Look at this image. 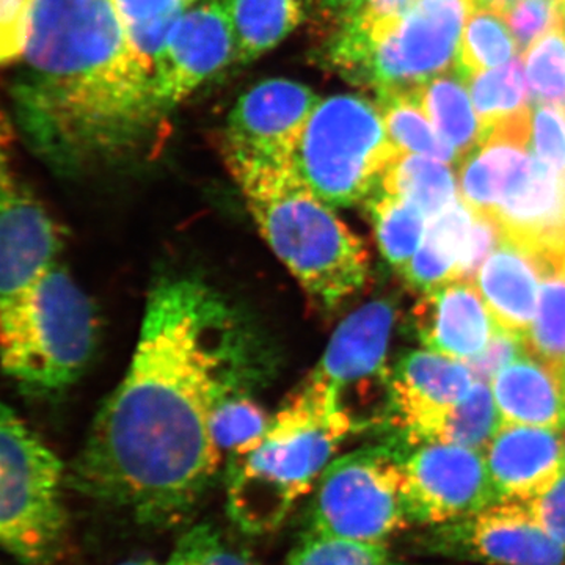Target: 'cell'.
Listing matches in <instances>:
<instances>
[{
    "mask_svg": "<svg viewBox=\"0 0 565 565\" xmlns=\"http://www.w3.org/2000/svg\"><path fill=\"white\" fill-rule=\"evenodd\" d=\"M525 504L546 533L565 548V475L552 489Z\"/></svg>",
    "mask_w": 565,
    "mask_h": 565,
    "instance_id": "60d3db41",
    "label": "cell"
},
{
    "mask_svg": "<svg viewBox=\"0 0 565 565\" xmlns=\"http://www.w3.org/2000/svg\"><path fill=\"white\" fill-rule=\"evenodd\" d=\"M470 79L471 98L481 121L482 136L494 126L531 115L522 58L514 57L505 65L476 74Z\"/></svg>",
    "mask_w": 565,
    "mask_h": 565,
    "instance_id": "83f0119b",
    "label": "cell"
},
{
    "mask_svg": "<svg viewBox=\"0 0 565 565\" xmlns=\"http://www.w3.org/2000/svg\"><path fill=\"white\" fill-rule=\"evenodd\" d=\"M563 433H564V441H565V429L563 430Z\"/></svg>",
    "mask_w": 565,
    "mask_h": 565,
    "instance_id": "681fc988",
    "label": "cell"
},
{
    "mask_svg": "<svg viewBox=\"0 0 565 565\" xmlns=\"http://www.w3.org/2000/svg\"><path fill=\"white\" fill-rule=\"evenodd\" d=\"M129 40L148 65L156 58L184 13L182 0H114Z\"/></svg>",
    "mask_w": 565,
    "mask_h": 565,
    "instance_id": "1f68e13d",
    "label": "cell"
},
{
    "mask_svg": "<svg viewBox=\"0 0 565 565\" xmlns=\"http://www.w3.org/2000/svg\"><path fill=\"white\" fill-rule=\"evenodd\" d=\"M13 121L0 109V303L58 262L61 236L13 166Z\"/></svg>",
    "mask_w": 565,
    "mask_h": 565,
    "instance_id": "4fadbf2b",
    "label": "cell"
},
{
    "mask_svg": "<svg viewBox=\"0 0 565 565\" xmlns=\"http://www.w3.org/2000/svg\"><path fill=\"white\" fill-rule=\"evenodd\" d=\"M248 340L239 316L206 282H156L132 362L93 419L66 487L140 525L182 522L221 467L211 416L252 373Z\"/></svg>",
    "mask_w": 565,
    "mask_h": 565,
    "instance_id": "6da1fadb",
    "label": "cell"
},
{
    "mask_svg": "<svg viewBox=\"0 0 565 565\" xmlns=\"http://www.w3.org/2000/svg\"><path fill=\"white\" fill-rule=\"evenodd\" d=\"M533 114L484 132L478 147L462 159L460 200L473 212L492 215L533 172Z\"/></svg>",
    "mask_w": 565,
    "mask_h": 565,
    "instance_id": "ac0fdd59",
    "label": "cell"
},
{
    "mask_svg": "<svg viewBox=\"0 0 565 565\" xmlns=\"http://www.w3.org/2000/svg\"><path fill=\"white\" fill-rule=\"evenodd\" d=\"M382 256L403 274L426 236V215L415 204L377 191L366 202Z\"/></svg>",
    "mask_w": 565,
    "mask_h": 565,
    "instance_id": "484cf974",
    "label": "cell"
},
{
    "mask_svg": "<svg viewBox=\"0 0 565 565\" xmlns=\"http://www.w3.org/2000/svg\"><path fill=\"white\" fill-rule=\"evenodd\" d=\"M65 467L0 403V548L22 565H63L68 515Z\"/></svg>",
    "mask_w": 565,
    "mask_h": 565,
    "instance_id": "ba28073f",
    "label": "cell"
},
{
    "mask_svg": "<svg viewBox=\"0 0 565 565\" xmlns=\"http://www.w3.org/2000/svg\"><path fill=\"white\" fill-rule=\"evenodd\" d=\"M399 154L377 104L360 95H333L308 118L292 170L305 188L338 210L371 199Z\"/></svg>",
    "mask_w": 565,
    "mask_h": 565,
    "instance_id": "52a82bcc",
    "label": "cell"
},
{
    "mask_svg": "<svg viewBox=\"0 0 565 565\" xmlns=\"http://www.w3.org/2000/svg\"><path fill=\"white\" fill-rule=\"evenodd\" d=\"M526 79L531 96L541 106L565 114V28L559 25L527 47Z\"/></svg>",
    "mask_w": 565,
    "mask_h": 565,
    "instance_id": "836d02e7",
    "label": "cell"
},
{
    "mask_svg": "<svg viewBox=\"0 0 565 565\" xmlns=\"http://www.w3.org/2000/svg\"><path fill=\"white\" fill-rule=\"evenodd\" d=\"M356 427L330 390L307 379L270 418L262 441L230 460L226 511L234 525L247 534L280 527Z\"/></svg>",
    "mask_w": 565,
    "mask_h": 565,
    "instance_id": "3957f363",
    "label": "cell"
},
{
    "mask_svg": "<svg viewBox=\"0 0 565 565\" xmlns=\"http://www.w3.org/2000/svg\"><path fill=\"white\" fill-rule=\"evenodd\" d=\"M541 277L537 259L503 237L475 281L498 330L523 338L530 333Z\"/></svg>",
    "mask_w": 565,
    "mask_h": 565,
    "instance_id": "ffe728a7",
    "label": "cell"
},
{
    "mask_svg": "<svg viewBox=\"0 0 565 565\" xmlns=\"http://www.w3.org/2000/svg\"><path fill=\"white\" fill-rule=\"evenodd\" d=\"M556 2L564 3L565 0H556Z\"/></svg>",
    "mask_w": 565,
    "mask_h": 565,
    "instance_id": "c3c4849f",
    "label": "cell"
},
{
    "mask_svg": "<svg viewBox=\"0 0 565 565\" xmlns=\"http://www.w3.org/2000/svg\"><path fill=\"white\" fill-rule=\"evenodd\" d=\"M182 3H184L185 9H191L192 6L199 3V0H182Z\"/></svg>",
    "mask_w": 565,
    "mask_h": 565,
    "instance_id": "bcb514c9",
    "label": "cell"
},
{
    "mask_svg": "<svg viewBox=\"0 0 565 565\" xmlns=\"http://www.w3.org/2000/svg\"><path fill=\"white\" fill-rule=\"evenodd\" d=\"M516 54V44L503 17L492 10L476 9L468 18L457 54V71L465 77L503 66Z\"/></svg>",
    "mask_w": 565,
    "mask_h": 565,
    "instance_id": "f1b7e54d",
    "label": "cell"
},
{
    "mask_svg": "<svg viewBox=\"0 0 565 565\" xmlns=\"http://www.w3.org/2000/svg\"><path fill=\"white\" fill-rule=\"evenodd\" d=\"M493 396L504 423L565 429V375L531 355L494 375Z\"/></svg>",
    "mask_w": 565,
    "mask_h": 565,
    "instance_id": "44dd1931",
    "label": "cell"
},
{
    "mask_svg": "<svg viewBox=\"0 0 565 565\" xmlns=\"http://www.w3.org/2000/svg\"><path fill=\"white\" fill-rule=\"evenodd\" d=\"M405 492L414 525L455 522L498 503L484 451L427 441L404 456Z\"/></svg>",
    "mask_w": 565,
    "mask_h": 565,
    "instance_id": "7c38bea8",
    "label": "cell"
},
{
    "mask_svg": "<svg viewBox=\"0 0 565 565\" xmlns=\"http://www.w3.org/2000/svg\"><path fill=\"white\" fill-rule=\"evenodd\" d=\"M403 277L424 294L459 281V267L426 241L403 270Z\"/></svg>",
    "mask_w": 565,
    "mask_h": 565,
    "instance_id": "f35d334b",
    "label": "cell"
},
{
    "mask_svg": "<svg viewBox=\"0 0 565 565\" xmlns=\"http://www.w3.org/2000/svg\"><path fill=\"white\" fill-rule=\"evenodd\" d=\"M321 96L308 85L267 79L234 104L223 132V154L234 180L292 170L294 151Z\"/></svg>",
    "mask_w": 565,
    "mask_h": 565,
    "instance_id": "30bf717a",
    "label": "cell"
},
{
    "mask_svg": "<svg viewBox=\"0 0 565 565\" xmlns=\"http://www.w3.org/2000/svg\"><path fill=\"white\" fill-rule=\"evenodd\" d=\"M163 565H255L250 557L223 541L207 523L192 526L178 539L172 555Z\"/></svg>",
    "mask_w": 565,
    "mask_h": 565,
    "instance_id": "e575fe53",
    "label": "cell"
},
{
    "mask_svg": "<svg viewBox=\"0 0 565 565\" xmlns=\"http://www.w3.org/2000/svg\"><path fill=\"white\" fill-rule=\"evenodd\" d=\"M236 182L264 239L316 303L332 310L363 288L371 262L362 239L294 170Z\"/></svg>",
    "mask_w": 565,
    "mask_h": 565,
    "instance_id": "277c9868",
    "label": "cell"
},
{
    "mask_svg": "<svg viewBox=\"0 0 565 565\" xmlns=\"http://www.w3.org/2000/svg\"><path fill=\"white\" fill-rule=\"evenodd\" d=\"M96 329L92 300L57 262L0 303V366L29 396H55L84 374Z\"/></svg>",
    "mask_w": 565,
    "mask_h": 565,
    "instance_id": "5b68a950",
    "label": "cell"
},
{
    "mask_svg": "<svg viewBox=\"0 0 565 565\" xmlns=\"http://www.w3.org/2000/svg\"><path fill=\"white\" fill-rule=\"evenodd\" d=\"M465 81L457 71L434 77L419 88V99L427 117L455 148L459 161L470 154L482 139L481 121L476 118Z\"/></svg>",
    "mask_w": 565,
    "mask_h": 565,
    "instance_id": "d4e9b609",
    "label": "cell"
},
{
    "mask_svg": "<svg viewBox=\"0 0 565 565\" xmlns=\"http://www.w3.org/2000/svg\"><path fill=\"white\" fill-rule=\"evenodd\" d=\"M531 151L557 173H565V114L555 107L539 106L533 114Z\"/></svg>",
    "mask_w": 565,
    "mask_h": 565,
    "instance_id": "8d00e7d4",
    "label": "cell"
},
{
    "mask_svg": "<svg viewBox=\"0 0 565 565\" xmlns=\"http://www.w3.org/2000/svg\"><path fill=\"white\" fill-rule=\"evenodd\" d=\"M405 451L392 440L334 457L316 484L310 530L385 542L414 525L405 492Z\"/></svg>",
    "mask_w": 565,
    "mask_h": 565,
    "instance_id": "9c48e42d",
    "label": "cell"
},
{
    "mask_svg": "<svg viewBox=\"0 0 565 565\" xmlns=\"http://www.w3.org/2000/svg\"><path fill=\"white\" fill-rule=\"evenodd\" d=\"M501 424L503 418L498 411L493 390L489 388L487 382L478 381L446 416L435 441L484 451Z\"/></svg>",
    "mask_w": 565,
    "mask_h": 565,
    "instance_id": "4dcf8cb0",
    "label": "cell"
},
{
    "mask_svg": "<svg viewBox=\"0 0 565 565\" xmlns=\"http://www.w3.org/2000/svg\"><path fill=\"white\" fill-rule=\"evenodd\" d=\"M503 17L520 50H527L535 40L563 25L561 3L556 0H515Z\"/></svg>",
    "mask_w": 565,
    "mask_h": 565,
    "instance_id": "d590c367",
    "label": "cell"
},
{
    "mask_svg": "<svg viewBox=\"0 0 565 565\" xmlns=\"http://www.w3.org/2000/svg\"><path fill=\"white\" fill-rule=\"evenodd\" d=\"M396 318L393 299H375L356 308L340 323L308 379L330 390L344 407L352 390L364 393L373 384H388L386 353Z\"/></svg>",
    "mask_w": 565,
    "mask_h": 565,
    "instance_id": "2e32d148",
    "label": "cell"
},
{
    "mask_svg": "<svg viewBox=\"0 0 565 565\" xmlns=\"http://www.w3.org/2000/svg\"><path fill=\"white\" fill-rule=\"evenodd\" d=\"M426 555L484 565H565V548L525 503H494L455 522L427 526Z\"/></svg>",
    "mask_w": 565,
    "mask_h": 565,
    "instance_id": "8fae6325",
    "label": "cell"
},
{
    "mask_svg": "<svg viewBox=\"0 0 565 565\" xmlns=\"http://www.w3.org/2000/svg\"><path fill=\"white\" fill-rule=\"evenodd\" d=\"M473 0H419L396 20H352L334 31L327 58L338 73L375 93L416 90L449 70Z\"/></svg>",
    "mask_w": 565,
    "mask_h": 565,
    "instance_id": "8992f818",
    "label": "cell"
},
{
    "mask_svg": "<svg viewBox=\"0 0 565 565\" xmlns=\"http://www.w3.org/2000/svg\"><path fill=\"white\" fill-rule=\"evenodd\" d=\"M414 323L426 348L452 360L473 359L497 332L481 292L468 281L424 294L414 308Z\"/></svg>",
    "mask_w": 565,
    "mask_h": 565,
    "instance_id": "d6986e66",
    "label": "cell"
},
{
    "mask_svg": "<svg viewBox=\"0 0 565 565\" xmlns=\"http://www.w3.org/2000/svg\"><path fill=\"white\" fill-rule=\"evenodd\" d=\"M39 0H0V66L21 61Z\"/></svg>",
    "mask_w": 565,
    "mask_h": 565,
    "instance_id": "74e56055",
    "label": "cell"
},
{
    "mask_svg": "<svg viewBox=\"0 0 565 565\" xmlns=\"http://www.w3.org/2000/svg\"><path fill=\"white\" fill-rule=\"evenodd\" d=\"M9 93L14 129L61 173L140 147L167 117L114 0H39Z\"/></svg>",
    "mask_w": 565,
    "mask_h": 565,
    "instance_id": "7a4b0ae2",
    "label": "cell"
},
{
    "mask_svg": "<svg viewBox=\"0 0 565 565\" xmlns=\"http://www.w3.org/2000/svg\"><path fill=\"white\" fill-rule=\"evenodd\" d=\"M561 17H563V25L565 28V2L561 3Z\"/></svg>",
    "mask_w": 565,
    "mask_h": 565,
    "instance_id": "7dc6e473",
    "label": "cell"
},
{
    "mask_svg": "<svg viewBox=\"0 0 565 565\" xmlns=\"http://www.w3.org/2000/svg\"><path fill=\"white\" fill-rule=\"evenodd\" d=\"M230 63H236V36L225 2L195 3L181 14L152 66L156 102L169 114Z\"/></svg>",
    "mask_w": 565,
    "mask_h": 565,
    "instance_id": "5bb4252c",
    "label": "cell"
},
{
    "mask_svg": "<svg viewBox=\"0 0 565 565\" xmlns=\"http://www.w3.org/2000/svg\"><path fill=\"white\" fill-rule=\"evenodd\" d=\"M484 456L498 503H530L565 475L563 430L503 422Z\"/></svg>",
    "mask_w": 565,
    "mask_h": 565,
    "instance_id": "e0dca14e",
    "label": "cell"
},
{
    "mask_svg": "<svg viewBox=\"0 0 565 565\" xmlns=\"http://www.w3.org/2000/svg\"><path fill=\"white\" fill-rule=\"evenodd\" d=\"M270 416L243 390L226 394L215 405L211 416V437L223 457L230 460L247 455L262 441Z\"/></svg>",
    "mask_w": 565,
    "mask_h": 565,
    "instance_id": "f546056e",
    "label": "cell"
},
{
    "mask_svg": "<svg viewBox=\"0 0 565 565\" xmlns=\"http://www.w3.org/2000/svg\"><path fill=\"white\" fill-rule=\"evenodd\" d=\"M537 263L542 273L541 307L523 340L527 355L565 375V259Z\"/></svg>",
    "mask_w": 565,
    "mask_h": 565,
    "instance_id": "4316f807",
    "label": "cell"
},
{
    "mask_svg": "<svg viewBox=\"0 0 565 565\" xmlns=\"http://www.w3.org/2000/svg\"><path fill=\"white\" fill-rule=\"evenodd\" d=\"M419 88L375 93L390 139L401 152L426 156L448 166L459 161L455 148L427 117Z\"/></svg>",
    "mask_w": 565,
    "mask_h": 565,
    "instance_id": "cb8c5ba5",
    "label": "cell"
},
{
    "mask_svg": "<svg viewBox=\"0 0 565 565\" xmlns=\"http://www.w3.org/2000/svg\"><path fill=\"white\" fill-rule=\"evenodd\" d=\"M418 2L419 0H364L363 9L356 20L364 24L396 20L408 13Z\"/></svg>",
    "mask_w": 565,
    "mask_h": 565,
    "instance_id": "b9f144b4",
    "label": "cell"
},
{
    "mask_svg": "<svg viewBox=\"0 0 565 565\" xmlns=\"http://www.w3.org/2000/svg\"><path fill=\"white\" fill-rule=\"evenodd\" d=\"M118 565H163V564L156 563L154 559H148V557H141V559L126 561V563H121Z\"/></svg>",
    "mask_w": 565,
    "mask_h": 565,
    "instance_id": "f6af8a7d",
    "label": "cell"
},
{
    "mask_svg": "<svg viewBox=\"0 0 565 565\" xmlns=\"http://www.w3.org/2000/svg\"><path fill=\"white\" fill-rule=\"evenodd\" d=\"M475 2V10L476 9H484V10H492L494 13H500L501 17L511 9L512 3L515 2V0H473Z\"/></svg>",
    "mask_w": 565,
    "mask_h": 565,
    "instance_id": "ee69618b",
    "label": "cell"
},
{
    "mask_svg": "<svg viewBox=\"0 0 565 565\" xmlns=\"http://www.w3.org/2000/svg\"><path fill=\"white\" fill-rule=\"evenodd\" d=\"M236 36V63L248 65L307 20L315 0H223Z\"/></svg>",
    "mask_w": 565,
    "mask_h": 565,
    "instance_id": "7402d4cb",
    "label": "cell"
},
{
    "mask_svg": "<svg viewBox=\"0 0 565 565\" xmlns=\"http://www.w3.org/2000/svg\"><path fill=\"white\" fill-rule=\"evenodd\" d=\"M288 565H404L385 542H363L308 530Z\"/></svg>",
    "mask_w": 565,
    "mask_h": 565,
    "instance_id": "d6a6232c",
    "label": "cell"
},
{
    "mask_svg": "<svg viewBox=\"0 0 565 565\" xmlns=\"http://www.w3.org/2000/svg\"><path fill=\"white\" fill-rule=\"evenodd\" d=\"M379 191L415 204L429 221L457 199L451 167L412 152H401L394 158L382 177Z\"/></svg>",
    "mask_w": 565,
    "mask_h": 565,
    "instance_id": "603a6c76",
    "label": "cell"
},
{
    "mask_svg": "<svg viewBox=\"0 0 565 565\" xmlns=\"http://www.w3.org/2000/svg\"><path fill=\"white\" fill-rule=\"evenodd\" d=\"M523 355H526L523 337L497 329L484 351L479 352L473 359L467 360V366L478 381L489 382L493 381L494 375L504 370L508 364Z\"/></svg>",
    "mask_w": 565,
    "mask_h": 565,
    "instance_id": "ab89813d",
    "label": "cell"
},
{
    "mask_svg": "<svg viewBox=\"0 0 565 565\" xmlns=\"http://www.w3.org/2000/svg\"><path fill=\"white\" fill-rule=\"evenodd\" d=\"M457 360L433 351L405 352L390 371V426L404 448L435 441L441 424L473 385Z\"/></svg>",
    "mask_w": 565,
    "mask_h": 565,
    "instance_id": "9a60e30c",
    "label": "cell"
},
{
    "mask_svg": "<svg viewBox=\"0 0 565 565\" xmlns=\"http://www.w3.org/2000/svg\"><path fill=\"white\" fill-rule=\"evenodd\" d=\"M319 9L327 21L332 22L334 31L359 17L364 0H318Z\"/></svg>",
    "mask_w": 565,
    "mask_h": 565,
    "instance_id": "7bdbcfd3",
    "label": "cell"
}]
</instances>
